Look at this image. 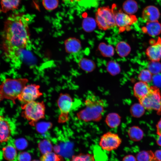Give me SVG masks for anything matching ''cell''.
Listing matches in <instances>:
<instances>
[{"mask_svg":"<svg viewBox=\"0 0 161 161\" xmlns=\"http://www.w3.org/2000/svg\"><path fill=\"white\" fill-rule=\"evenodd\" d=\"M27 145V142L25 140L22 139H18L15 143V147L19 150L24 149Z\"/></svg>","mask_w":161,"mask_h":161,"instance_id":"cell-35","label":"cell"},{"mask_svg":"<svg viewBox=\"0 0 161 161\" xmlns=\"http://www.w3.org/2000/svg\"><path fill=\"white\" fill-rule=\"evenodd\" d=\"M122 161H137L135 157L133 155H129L125 156L123 158Z\"/></svg>","mask_w":161,"mask_h":161,"instance_id":"cell-38","label":"cell"},{"mask_svg":"<svg viewBox=\"0 0 161 161\" xmlns=\"http://www.w3.org/2000/svg\"><path fill=\"white\" fill-rule=\"evenodd\" d=\"M128 134L130 139L134 141L140 140L144 135L142 130L139 127L136 126L131 127L128 130Z\"/></svg>","mask_w":161,"mask_h":161,"instance_id":"cell-19","label":"cell"},{"mask_svg":"<svg viewBox=\"0 0 161 161\" xmlns=\"http://www.w3.org/2000/svg\"><path fill=\"white\" fill-rule=\"evenodd\" d=\"M150 161H153L152 160H150Z\"/></svg>","mask_w":161,"mask_h":161,"instance_id":"cell-44","label":"cell"},{"mask_svg":"<svg viewBox=\"0 0 161 161\" xmlns=\"http://www.w3.org/2000/svg\"><path fill=\"white\" fill-rule=\"evenodd\" d=\"M66 51L70 53L78 52L81 48L80 41L75 38H69L66 41L65 43Z\"/></svg>","mask_w":161,"mask_h":161,"instance_id":"cell-16","label":"cell"},{"mask_svg":"<svg viewBox=\"0 0 161 161\" xmlns=\"http://www.w3.org/2000/svg\"><path fill=\"white\" fill-rule=\"evenodd\" d=\"M95 24L94 21L91 19H86L83 21V29L87 32L93 30L95 28Z\"/></svg>","mask_w":161,"mask_h":161,"instance_id":"cell-33","label":"cell"},{"mask_svg":"<svg viewBox=\"0 0 161 161\" xmlns=\"http://www.w3.org/2000/svg\"><path fill=\"white\" fill-rule=\"evenodd\" d=\"M122 141V139L117 134L108 131L101 136L99 145L103 150L111 151L117 149Z\"/></svg>","mask_w":161,"mask_h":161,"instance_id":"cell-8","label":"cell"},{"mask_svg":"<svg viewBox=\"0 0 161 161\" xmlns=\"http://www.w3.org/2000/svg\"><path fill=\"white\" fill-rule=\"evenodd\" d=\"M1 10L4 13L18 8L20 0H0Z\"/></svg>","mask_w":161,"mask_h":161,"instance_id":"cell-18","label":"cell"},{"mask_svg":"<svg viewBox=\"0 0 161 161\" xmlns=\"http://www.w3.org/2000/svg\"><path fill=\"white\" fill-rule=\"evenodd\" d=\"M154 157L157 161H161V150H157L155 152Z\"/></svg>","mask_w":161,"mask_h":161,"instance_id":"cell-39","label":"cell"},{"mask_svg":"<svg viewBox=\"0 0 161 161\" xmlns=\"http://www.w3.org/2000/svg\"><path fill=\"white\" fill-rule=\"evenodd\" d=\"M66 3H73L80 1L81 0H62Z\"/></svg>","mask_w":161,"mask_h":161,"instance_id":"cell-41","label":"cell"},{"mask_svg":"<svg viewBox=\"0 0 161 161\" xmlns=\"http://www.w3.org/2000/svg\"><path fill=\"white\" fill-rule=\"evenodd\" d=\"M28 20L23 14L13 15L5 21L2 48L5 56L13 62L19 60L30 41Z\"/></svg>","mask_w":161,"mask_h":161,"instance_id":"cell-1","label":"cell"},{"mask_svg":"<svg viewBox=\"0 0 161 161\" xmlns=\"http://www.w3.org/2000/svg\"><path fill=\"white\" fill-rule=\"evenodd\" d=\"M159 136L157 140V143L158 145L161 146V135H159Z\"/></svg>","mask_w":161,"mask_h":161,"instance_id":"cell-42","label":"cell"},{"mask_svg":"<svg viewBox=\"0 0 161 161\" xmlns=\"http://www.w3.org/2000/svg\"><path fill=\"white\" fill-rule=\"evenodd\" d=\"M31 157L28 153L23 152L20 153L18 156L19 161H30Z\"/></svg>","mask_w":161,"mask_h":161,"instance_id":"cell-36","label":"cell"},{"mask_svg":"<svg viewBox=\"0 0 161 161\" xmlns=\"http://www.w3.org/2000/svg\"><path fill=\"white\" fill-rule=\"evenodd\" d=\"M151 86L147 83L140 81L136 83L134 86V95L138 100H139L146 95L150 92Z\"/></svg>","mask_w":161,"mask_h":161,"instance_id":"cell-15","label":"cell"},{"mask_svg":"<svg viewBox=\"0 0 161 161\" xmlns=\"http://www.w3.org/2000/svg\"><path fill=\"white\" fill-rule=\"evenodd\" d=\"M160 16V13L159 9L153 5L146 7L142 13V18L147 22L157 21Z\"/></svg>","mask_w":161,"mask_h":161,"instance_id":"cell-13","label":"cell"},{"mask_svg":"<svg viewBox=\"0 0 161 161\" xmlns=\"http://www.w3.org/2000/svg\"><path fill=\"white\" fill-rule=\"evenodd\" d=\"M145 109L140 103L133 104L130 109V112L132 116L139 118L142 116L144 114Z\"/></svg>","mask_w":161,"mask_h":161,"instance_id":"cell-23","label":"cell"},{"mask_svg":"<svg viewBox=\"0 0 161 161\" xmlns=\"http://www.w3.org/2000/svg\"><path fill=\"white\" fill-rule=\"evenodd\" d=\"M13 131V127L10 121L4 116L0 115V144L9 140Z\"/></svg>","mask_w":161,"mask_h":161,"instance_id":"cell-11","label":"cell"},{"mask_svg":"<svg viewBox=\"0 0 161 161\" xmlns=\"http://www.w3.org/2000/svg\"><path fill=\"white\" fill-rule=\"evenodd\" d=\"M107 68L108 71L113 75L117 74L120 71L118 65L114 61L109 62L108 64Z\"/></svg>","mask_w":161,"mask_h":161,"instance_id":"cell-34","label":"cell"},{"mask_svg":"<svg viewBox=\"0 0 161 161\" xmlns=\"http://www.w3.org/2000/svg\"><path fill=\"white\" fill-rule=\"evenodd\" d=\"M116 49L118 55L121 57H124L129 54L131 50V48L127 43L122 41L117 44Z\"/></svg>","mask_w":161,"mask_h":161,"instance_id":"cell-22","label":"cell"},{"mask_svg":"<svg viewBox=\"0 0 161 161\" xmlns=\"http://www.w3.org/2000/svg\"><path fill=\"white\" fill-rule=\"evenodd\" d=\"M152 74L148 69L142 70L138 76V79L141 81L149 83L152 80Z\"/></svg>","mask_w":161,"mask_h":161,"instance_id":"cell-28","label":"cell"},{"mask_svg":"<svg viewBox=\"0 0 161 161\" xmlns=\"http://www.w3.org/2000/svg\"><path fill=\"white\" fill-rule=\"evenodd\" d=\"M157 133L159 135H161V118L156 125Z\"/></svg>","mask_w":161,"mask_h":161,"instance_id":"cell-40","label":"cell"},{"mask_svg":"<svg viewBox=\"0 0 161 161\" xmlns=\"http://www.w3.org/2000/svg\"><path fill=\"white\" fill-rule=\"evenodd\" d=\"M73 99L67 93H61L57 100V104L60 112L58 122L64 123L69 120V114L73 105Z\"/></svg>","mask_w":161,"mask_h":161,"instance_id":"cell-7","label":"cell"},{"mask_svg":"<svg viewBox=\"0 0 161 161\" xmlns=\"http://www.w3.org/2000/svg\"><path fill=\"white\" fill-rule=\"evenodd\" d=\"M145 109H152L161 114V96L159 89L155 86H151L149 93L144 97L139 100Z\"/></svg>","mask_w":161,"mask_h":161,"instance_id":"cell-6","label":"cell"},{"mask_svg":"<svg viewBox=\"0 0 161 161\" xmlns=\"http://www.w3.org/2000/svg\"><path fill=\"white\" fill-rule=\"evenodd\" d=\"M152 80L155 86L161 87V74L158 73L152 76Z\"/></svg>","mask_w":161,"mask_h":161,"instance_id":"cell-37","label":"cell"},{"mask_svg":"<svg viewBox=\"0 0 161 161\" xmlns=\"http://www.w3.org/2000/svg\"><path fill=\"white\" fill-rule=\"evenodd\" d=\"M21 108L22 117L32 126H34L37 122L45 117L46 107L43 101L35 100L23 104Z\"/></svg>","mask_w":161,"mask_h":161,"instance_id":"cell-4","label":"cell"},{"mask_svg":"<svg viewBox=\"0 0 161 161\" xmlns=\"http://www.w3.org/2000/svg\"><path fill=\"white\" fill-rule=\"evenodd\" d=\"M142 32L152 37H155L161 32V24L158 21L147 22L142 28Z\"/></svg>","mask_w":161,"mask_h":161,"instance_id":"cell-14","label":"cell"},{"mask_svg":"<svg viewBox=\"0 0 161 161\" xmlns=\"http://www.w3.org/2000/svg\"><path fill=\"white\" fill-rule=\"evenodd\" d=\"M95 18L98 26L102 30H106L116 26L114 11L109 7L99 8Z\"/></svg>","mask_w":161,"mask_h":161,"instance_id":"cell-5","label":"cell"},{"mask_svg":"<svg viewBox=\"0 0 161 161\" xmlns=\"http://www.w3.org/2000/svg\"><path fill=\"white\" fill-rule=\"evenodd\" d=\"M151 45L146 49V54L152 61H159L161 59V38L158 37L155 41H150Z\"/></svg>","mask_w":161,"mask_h":161,"instance_id":"cell-12","label":"cell"},{"mask_svg":"<svg viewBox=\"0 0 161 161\" xmlns=\"http://www.w3.org/2000/svg\"><path fill=\"white\" fill-rule=\"evenodd\" d=\"M123 9L125 13L133 15L138 9L137 3L134 0H127L123 4Z\"/></svg>","mask_w":161,"mask_h":161,"instance_id":"cell-21","label":"cell"},{"mask_svg":"<svg viewBox=\"0 0 161 161\" xmlns=\"http://www.w3.org/2000/svg\"><path fill=\"white\" fill-rule=\"evenodd\" d=\"M114 13L116 26L120 31L129 30L130 26L137 21L135 16L128 14L121 10L114 11Z\"/></svg>","mask_w":161,"mask_h":161,"instance_id":"cell-10","label":"cell"},{"mask_svg":"<svg viewBox=\"0 0 161 161\" xmlns=\"http://www.w3.org/2000/svg\"><path fill=\"white\" fill-rule=\"evenodd\" d=\"M148 68L152 74L160 73L161 72V64L159 61H151L148 64Z\"/></svg>","mask_w":161,"mask_h":161,"instance_id":"cell-30","label":"cell"},{"mask_svg":"<svg viewBox=\"0 0 161 161\" xmlns=\"http://www.w3.org/2000/svg\"><path fill=\"white\" fill-rule=\"evenodd\" d=\"M154 156V154L151 151H143L137 154L136 158L137 161H150Z\"/></svg>","mask_w":161,"mask_h":161,"instance_id":"cell-26","label":"cell"},{"mask_svg":"<svg viewBox=\"0 0 161 161\" xmlns=\"http://www.w3.org/2000/svg\"><path fill=\"white\" fill-rule=\"evenodd\" d=\"M121 121V117L115 112L109 113L106 115L105 119L106 124L111 128L117 127L120 124Z\"/></svg>","mask_w":161,"mask_h":161,"instance_id":"cell-17","label":"cell"},{"mask_svg":"<svg viewBox=\"0 0 161 161\" xmlns=\"http://www.w3.org/2000/svg\"><path fill=\"white\" fill-rule=\"evenodd\" d=\"M79 64L82 69L87 72L92 71L95 67V64L93 61L86 58H83L80 60Z\"/></svg>","mask_w":161,"mask_h":161,"instance_id":"cell-24","label":"cell"},{"mask_svg":"<svg viewBox=\"0 0 161 161\" xmlns=\"http://www.w3.org/2000/svg\"><path fill=\"white\" fill-rule=\"evenodd\" d=\"M99 48L102 54L104 56L110 57L113 55L114 49L111 45L102 43L99 45Z\"/></svg>","mask_w":161,"mask_h":161,"instance_id":"cell-27","label":"cell"},{"mask_svg":"<svg viewBox=\"0 0 161 161\" xmlns=\"http://www.w3.org/2000/svg\"><path fill=\"white\" fill-rule=\"evenodd\" d=\"M15 146L8 145L2 149L3 154L4 158L8 161H12L17 155V151Z\"/></svg>","mask_w":161,"mask_h":161,"instance_id":"cell-20","label":"cell"},{"mask_svg":"<svg viewBox=\"0 0 161 161\" xmlns=\"http://www.w3.org/2000/svg\"><path fill=\"white\" fill-rule=\"evenodd\" d=\"M32 161H39L38 160H33Z\"/></svg>","mask_w":161,"mask_h":161,"instance_id":"cell-43","label":"cell"},{"mask_svg":"<svg viewBox=\"0 0 161 161\" xmlns=\"http://www.w3.org/2000/svg\"><path fill=\"white\" fill-rule=\"evenodd\" d=\"M28 82V80L25 78L4 79L0 84V101L7 99L15 103V101Z\"/></svg>","mask_w":161,"mask_h":161,"instance_id":"cell-3","label":"cell"},{"mask_svg":"<svg viewBox=\"0 0 161 161\" xmlns=\"http://www.w3.org/2000/svg\"><path fill=\"white\" fill-rule=\"evenodd\" d=\"M40 161H64V159L61 156L50 152L44 154L41 157Z\"/></svg>","mask_w":161,"mask_h":161,"instance_id":"cell-25","label":"cell"},{"mask_svg":"<svg viewBox=\"0 0 161 161\" xmlns=\"http://www.w3.org/2000/svg\"><path fill=\"white\" fill-rule=\"evenodd\" d=\"M70 161H95L94 156L89 154H80L73 156Z\"/></svg>","mask_w":161,"mask_h":161,"instance_id":"cell-29","label":"cell"},{"mask_svg":"<svg viewBox=\"0 0 161 161\" xmlns=\"http://www.w3.org/2000/svg\"><path fill=\"white\" fill-rule=\"evenodd\" d=\"M43 5L47 10H51L57 8L58 5V0H43Z\"/></svg>","mask_w":161,"mask_h":161,"instance_id":"cell-32","label":"cell"},{"mask_svg":"<svg viewBox=\"0 0 161 161\" xmlns=\"http://www.w3.org/2000/svg\"><path fill=\"white\" fill-rule=\"evenodd\" d=\"M38 146L40 151L43 154L51 152L52 150L51 143L47 140H44L41 141L39 144Z\"/></svg>","mask_w":161,"mask_h":161,"instance_id":"cell-31","label":"cell"},{"mask_svg":"<svg viewBox=\"0 0 161 161\" xmlns=\"http://www.w3.org/2000/svg\"><path fill=\"white\" fill-rule=\"evenodd\" d=\"M85 108L76 114L78 119L87 122H98L101 119L106 105L103 100L89 95L85 99Z\"/></svg>","mask_w":161,"mask_h":161,"instance_id":"cell-2","label":"cell"},{"mask_svg":"<svg viewBox=\"0 0 161 161\" xmlns=\"http://www.w3.org/2000/svg\"><path fill=\"white\" fill-rule=\"evenodd\" d=\"M40 86L36 84L26 85L18 96L17 100L25 104L35 101L42 96L40 90Z\"/></svg>","mask_w":161,"mask_h":161,"instance_id":"cell-9","label":"cell"}]
</instances>
